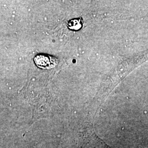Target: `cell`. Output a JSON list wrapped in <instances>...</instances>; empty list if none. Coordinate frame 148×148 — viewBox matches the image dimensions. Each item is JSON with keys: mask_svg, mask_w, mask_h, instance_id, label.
<instances>
[{"mask_svg": "<svg viewBox=\"0 0 148 148\" xmlns=\"http://www.w3.org/2000/svg\"><path fill=\"white\" fill-rule=\"evenodd\" d=\"M34 61L37 66L42 69L52 68L57 64L56 59L47 55L37 56L34 59Z\"/></svg>", "mask_w": 148, "mask_h": 148, "instance_id": "obj_1", "label": "cell"}, {"mask_svg": "<svg viewBox=\"0 0 148 148\" xmlns=\"http://www.w3.org/2000/svg\"><path fill=\"white\" fill-rule=\"evenodd\" d=\"M68 27L70 29L73 30H77L82 26V23L81 19H72L68 23Z\"/></svg>", "mask_w": 148, "mask_h": 148, "instance_id": "obj_2", "label": "cell"}]
</instances>
